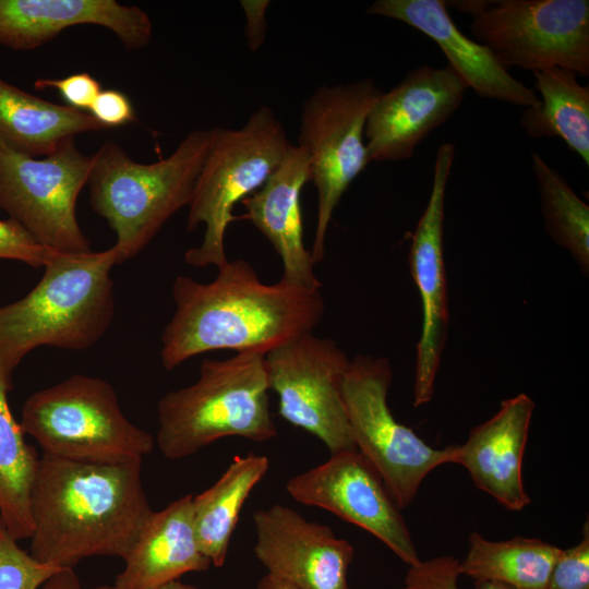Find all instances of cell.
<instances>
[{"instance_id": "cell-35", "label": "cell", "mask_w": 589, "mask_h": 589, "mask_svg": "<svg viewBox=\"0 0 589 589\" xmlns=\"http://www.w3.org/2000/svg\"><path fill=\"white\" fill-rule=\"evenodd\" d=\"M39 589H83L74 568H63L48 578Z\"/></svg>"}, {"instance_id": "cell-20", "label": "cell", "mask_w": 589, "mask_h": 589, "mask_svg": "<svg viewBox=\"0 0 589 589\" xmlns=\"http://www.w3.org/2000/svg\"><path fill=\"white\" fill-rule=\"evenodd\" d=\"M310 181L309 158L304 149L290 143L286 154L254 193L242 200L256 229L272 243L283 263L280 279L306 288L321 289L310 250L303 242L300 194Z\"/></svg>"}, {"instance_id": "cell-6", "label": "cell", "mask_w": 589, "mask_h": 589, "mask_svg": "<svg viewBox=\"0 0 589 589\" xmlns=\"http://www.w3.org/2000/svg\"><path fill=\"white\" fill-rule=\"evenodd\" d=\"M290 142L281 121L262 105L237 129H209L207 152L199 172L187 218V230L205 226L199 247L184 262L193 267H219L228 259L225 236L237 203L257 191L281 163Z\"/></svg>"}, {"instance_id": "cell-8", "label": "cell", "mask_w": 589, "mask_h": 589, "mask_svg": "<svg viewBox=\"0 0 589 589\" xmlns=\"http://www.w3.org/2000/svg\"><path fill=\"white\" fill-rule=\"evenodd\" d=\"M393 371L385 357L357 354L341 381V398L357 450L381 477L397 507H408L424 478L455 464L457 445L434 448L393 416Z\"/></svg>"}, {"instance_id": "cell-15", "label": "cell", "mask_w": 589, "mask_h": 589, "mask_svg": "<svg viewBox=\"0 0 589 589\" xmlns=\"http://www.w3.org/2000/svg\"><path fill=\"white\" fill-rule=\"evenodd\" d=\"M456 148L442 144L436 151L431 193L409 251V266L422 305V327L417 345L413 405L431 401L448 326L447 285L443 236L445 195Z\"/></svg>"}, {"instance_id": "cell-32", "label": "cell", "mask_w": 589, "mask_h": 589, "mask_svg": "<svg viewBox=\"0 0 589 589\" xmlns=\"http://www.w3.org/2000/svg\"><path fill=\"white\" fill-rule=\"evenodd\" d=\"M34 85L37 89H57L68 106L81 111L89 110L101 91L100 83L87 72L63 79H38Z\"/></svg>"}, {"instance_id": "cell-7", "label": "cell", "mask_w": 589, "mask_h": 589, "mask_svg": "<svg viewBox=\"0 0 589 589\" xmlns=\"http://www.w3.org/2000/svg\"><path fill=\"white\" fill-rule=\"evenodd\" d=\"M20 424L43 454L62 459L143 460L155 446L154 436L124 416L109 382L80 373L29 395Z\"/></svg>"}, {"instance_id": "cell-25", "label": "cell", "mask_w": 589, "mask_h": 589, "mask_svg": "<svg viewBox=\"0 0 589 589\" xmlns=\"http://www.w3.org/2000/svg\"><path fill=\"white\" fill-rule=\"evenodd\" d=\"M468 552L459 561L460 575L474 581H495L513 589H546L562 549L536 538L491 541L470 533Z\"/></svg>"}, {"instance_id": "cell-9", "label": "cell", "mask_w": 589, "mask_h": 589, "mask_svg": "<svg viewBox=\"0 0 589 589\" xmlns=\"http://www.w3.org/2000/svg\"><path fill=\"white\" fill-rule=\"evenodd\" d=\"M471 15L469 28L506 69L562 68L589 75L588 0L445 1Z\"/></svg>"}, {"instance_id": "cell-11", "label": "cell", "mask_w": 589, "mask_h": 589, "mask_svg": "<svg viewBox=\"0 0 589 589\" xmlns=\"http://www.w3.org/2000/svg\"><path fill=\"white\" fill-rule=\"evenodd\" d=\"M93 163L75 137L43 158L19 153L0 141V209L46 248L91 251L76 217V202Z\"/></svg>"}, {"instance_id": "cell-31", "label": "cell", "mask_w": 589, "mask_h": 589, "mask_svg": "<svg viewBox=\"0 0 589 589\" xmlns=\"http://www.w3.org/2000/svg\"><path fill=\"white\" fill-rule=\"evenodd\" d=\"M53 251L39 243L14 219H0V260L19 261L38 268L45 266Z\"/></svg>"}, {"instance_id": "cell-14", "label": "cell", "mask_w": 589, "mask_h": 589, "mask_svg": "<svg viewBox=\"0 0 589 589\" xmlns=\"http://www.w3.org/2000/svg\"><path fill=\"white\" fill-rule=\"evenodd\" d=\"M467 86L447 64L410 70L372 106L364 125L369 163L409 159L461 106Z\"/></svg>"}, {"instance_id": "cell-5", "label": "cell", "mask_w": 589, "mask_h": 589, "mask_svg": "<svg viewBox=\"0 0 589 589\" xmlns=\"http://www.w3.org/2000/svg\"><path fill=\"white\" fill-rule=\"evenodd\" d=\"M264 356L204 359L195 383L166 393L157 405L155 440L163 456L185 458L229 436L259 443L276 437Z\"/></svg>"}, {"instance_id": "cell-22", "label": "cell", "mask_w": 589, "mask_h": 589, "mask_svg": "<svg viewBox=\"0 0 589 589\" xmlns=\"http://www.w3.org/2000/svg\"><path fill=\"white\" fill-rule=\"evenodd\" d=\"M105 129L89 112L48 101L0 77V141L19 153L46 156L67 137Z\"/></svg>"}, {"instance_id": "cell-38", "label": "cell", "mask_w": 589, "mask_h": 589, "mask_svg": "<svg viewBox=\"0 0 589 589\" xmlns=\"http://www.w3.org/2000/svg\"><path fill=\"white\" fill-rule=\"evenodd\" d=\"M93 589H115V588L112 587V585L111 586L103 585V586L95 587Z\"/></svg>"}, {"instance_id": "cell-34", "label": "cell", "mask_w": 589, "mask_h": 589, "mask_svg": "<svg viewBox=\"0 0 589 589\" xmlns=\"http://www.w3.org/2000/svg\"><path fill=\"white\" fill-rule=\"evenodd\" d=\"M239 3L245 15L244 34L249 49L251 51H257L265 41L267 31L266 10L271 1L241 0Z\"/></svg>"}, {"instance_id": "cell-24", "label": "cell", "mask_w": 589, "mask_h": 589, "mask_svg": "<svg viewBox=\"0 0 589 589\" xmlns=\"http://www.w3.org/2000/svg\"><path fill=\"white\" fill-rule=\"evenodd\" d=\"M532 73L540 105L522 109V130L533 139H561L588 166L589 86L579 83L577 73L562 68Z\"/></svg>"}, {"instance_id": "cell-16", "label": "cell", "mask_w": 589, "mask_h": 589, "mask_svg": "<svg viewBox=\"0 0 589 589\" xmlns=\"http://www.w3.org/2000/svg\"><path fill=\"white\" fill-rule=\"evenodd\" d=\"M254 554L268 574L298 589H350L354 548L328 526L275 504L253 514Z\"/></svg>"}, {"instance_id": "cell-36", "label": "cell", "mask_w": 589, "mask_h": 589, "mask_svg": "<svg viewBox=\"0 0 589 589\" xmlns=\"http://www.w3.org/2000/svg\"><path fill=\"white\" fill-rule=\"evenodd\" d=\"M255 589H298V588L291 585L290 582L267 573L260 579Z\"/></svg>"}, {"instance_id": "cell-23", "label": "cell", "mask_w": 589, "mask_h": 589, "mask_svg": "<svg viewBox=\"0 0 589 589\" xmlns=\"http://www.w3.org/2000/svg\"><path fill=\"white\" fill-rule=\"evenodd\" d=\"M269 469L265 455L236 456L219 479L193 495V518L197 542L212 565L221 567L241 509L255 485Z\"/></svg>"}, {"instance_id": "cell-17", "label": "cell", "mask_w": 589, "mask_h": 589, "mask_svg": "<svg viewBox=\"0 0 589 589\" xmlns=\"http://www.w3.org/2000/svg\"><path fill=\"white\" fill-rule=\"evenodd\" d=\"M446 8L443 0H376L366 13L402 22L428 36L477 95L522 109L538 107L537 94L509 74L486 46L465 35Z\"/></svg>"}, {"instance_id": "cell-13", "label": "cell", "mask_w": 589, "mask_h": 589, "mask_svg": "<svg viewBox=\"0 0 589 589\" xmlns=\"http://www.w3.org/2000/svg\"><path fill=\"white\" fill-rule=\"evenodd\" d=\"M297 502L362 528L408 566L418 555L410 531L378 473L358 450H342L286 483Z\"/></svg>"}, {"instance_id": "cell-27", "label": "cell", "mask_w": 589, "mask_h": 589, "mask_svg": "<svg viewBox=\"0 0 589 589\" xmlns=\"http://www.w3.org/2000/svg\"><path fill=\"white\" fill-rule=\"evenodd\" d=\"M545 230L567 250L582 274L589 272V206L575 193L564 176L537 152L531 153Z\"/></svg>"}, {"instance_id": "cell-12", "label": "cell", "mask_w": 589, "mask_h": 589, "mask_svg": "<svg viewBox=\"0 0 589 589\" xmlns=\"http://www.w3.org/2000/svg\"><path fill=\"white\" fill-rule=\"evenodd\" d=\"M264 364L285 421L317 437L330 454L357 450L340 390L350 359L334 340L302 335L267 352Z\"/></svg>"}, {"instance_id": "cell-29", "label": "cell", "mask_w": 589, "mask_h": 589, "mask_svg": "<svg viewBox=\"0 0 589 589\" xmlns=\"http://www.w3.org/2000/svg\"><path fill=\"white\" fill-rule=\"evenodd\" d=\"M459 560L450 555L420 560L409 566L401 589H459ZM474 589H513L495 581H474Z\"/></svg>"}, {"instance_id": "cell-28", "label": "cell", "mask_w": 589, "mask_h": 589, "mask_svg": "<svg viewBox=\"0 0 589 589\" xmlns=\"http://www.w3.org/2000/svg\"><path fill=\"white\" fill-rule=\"evenodd\" d=\"M58 570L22 550L0 522V589H39Z\"/></svg>"}, {"instance_id": "cell-1", "label": "cell", "mask_w": 589, "mask_h": 589, "mask_svg": "<svg viewBox=\"0 0 589 589\" xmlns=\"http://www.w3.org/2000/svg\"><path fill=\"white\" fill-rule=\"evenodd\" d=\"M171 292L176 310L160 337L166 370L213 350L266 354L313 333L325 311L321 289L265 284L242 259L217 267L211 283L179 275Z\"/></svg>"}, {"instance_id": "cell-37", "label": "cell", "mask_w": 589, "mask_h": 589, "mask_svg": "<svg viewBox=\"0 0 589 589\" xmlns=\"http://www.w3.org/2000/svg\"><path fill=\"white\" fill-rule=\"evenodd\" d=\"M153 589H200V588L194 587V586L189 585V584L181 582L179 580H173V581H170L168 584H165L163 586H159V587H156V588H153Z\"/></svg>"}, {"instance_id": "cell-18", "label": "cell", "mask_w": 589, "mask_h": 589, "mask_svg": "<svg viewBox=\"0 0 589 589\" xmlns=\"http://www.w3.org/2000/svg\"><path fill=\"white\" fill-rule=\"evenodd\" d=\"M76 25L105 27L130 50L153 34L144 10L115 0H0V45L13 50L35 49Z\"/></svg>"}, {"instance_id": "cell-33", "label": "cell", "mask_w": 589, "mask_h": 589, "mask_svg": "<svg viewBox=\"0 0 589 589\" xmlns=\"http://www.w3.org/2000/svg\"><path fill=\"white\" fill-rule=\"evenodd\" d=\"M89 113L106 129L118 128L136 120L132 103L118 89H101L89 108Z\"/></svg>"}, {"instance_id": "cell-10", "label": "cell", "mask_w": 589, "mask_h": 589, "mask_svg": "<svg viewBox=\"0 0 589 589\" xmlns=\"http://www.w3.org/2000/svg\"><path fill=\"white\" fill-rule=\"evenodd\" d=\"M383 91L371 76L321 85L302 106L298 146L308 155L310 181L317 192V218L312 249L314 264L325 254L334 209L369 164L364 125Z\"/></svg>"}, {"instance_id": "cell-19", "label": "cell", "mask_w": 589, "mask_h": 589, "mask_svg": "<svg viewBox=\"0 0 589 589\" xmlns=\"http://www.w3.org/2000/svg\"><path fill=\"white\" fill-rule=\"evenodd\" d=\"M533 410L527 394L505 399L492 418L472 428L467 441L457 445L455 464L467 469L477 489L509 510L530 503L521 470Z\"/></svg>"}, {"instance_id": "cell-26", "label": "cell", "mask_w": 589, "mask_h": 589, "mask_svg": "<svg viewBox=\"0 0 589 589\" xmlns=\"http://www.w3.org/2000/svg\"><path fill=\"white\" fill-rule=\"evenodd\" d=\"M11 388L12 378L0 370V522L19 541L33 533L31 491L39 457L11 412Z\"/></svg>"}, {"instance_id": "cell-21", "label": "cell", "mask_w": 589, "mask_h": 589, "mask_svg": "<svg viewBox=\"0 0 589 589\" xmlns=\"http://www.w3.org/2000/svg\"><path fill=\"white\" fill-rule=\"evenodd\" d=\"M192 500V494L183 495L151 514L124 557L115 589H153L212 566L197 542Z\"/></svg>"}, {"instance_id": "cell-4", "label": "cell", "mask_w": 589, "mask_h": 589, "mask_svg": "<svg viewBox=\"0 0 589 589\" xmlns=\"http://www.w3.org/2000/svg\"><path fill=\"white\" fill-rule=\"evenodd\" d=\"M208 142L209 129L193 130L153 164L133 160L111 140L92 155L89 204L116 233L117 264L142 252L168 219L189 206Z\"/></svg>"}, {"instance_id": "cell-30", "label": "cell", "mask_w": 589, "mask_h": 589, "mask_svg": "<svg viewBox=\"0 0 589 589\" xmlns=\"http://www.w3.org/2000/svg\"><path fill=\"white\" fill-rule=\"evenodd\" d=\"M546 589H589V525L585 522L581 540L562 549Z\"/></svg>"}, {"instance_id": "cell-3", "label": "cell", "mask_w": 589, "mask_h": 589, "mask_svg": "<svg viewBox=\"0 0 589 589\" xmlns=\"http://www.w3.org/2000/svg\"><path fill=\"white\" fill-rule=\"evenodd\" d=\"M113 248L55 250L44 275L23 298L0 306V370L9 377L41 346L85 350L109 329L115 315Z\"/></svg>"}, {"instance_id": "cell-2", "label": "cell", "mask_w": 589, "mask_h": 589, "mask_svg": "<svg viewBox=\"0 0 589 589\" xmlns=\"http://www.w3.org/2000/svg\"><path fill=\"white\" fill-rule=\"evenodd\" d=\"M142 461L92 462L43 454L31 491L29 554L60 569L91 556L124 560L153 513Z\"/></svg>"}]
</instances>
